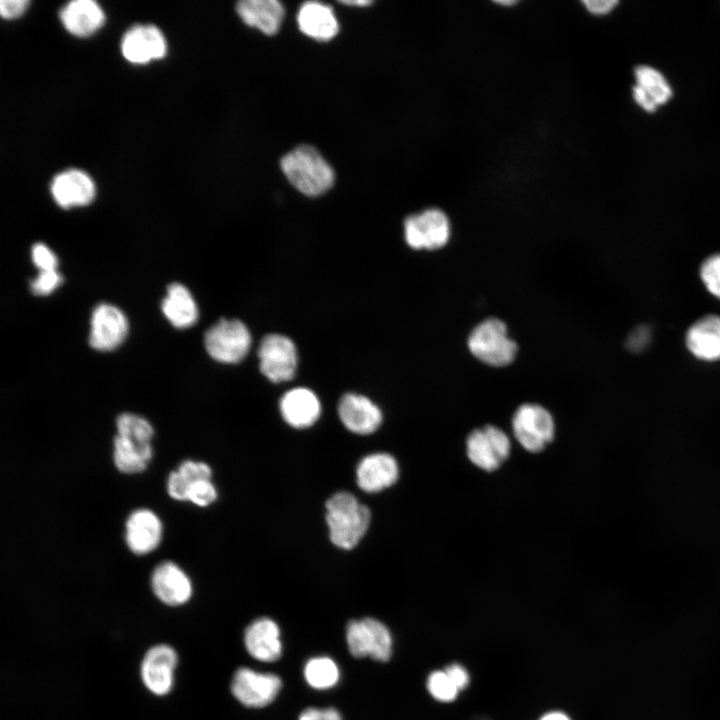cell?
Here are the masks:
<instances>
[{
	"label": "cell",
	"mask_w": 720,
	"mask_h": 720,
	"mask_svg": "<svg viewBox=\"0 0 720 720\" xmlns=\"http://www.w3.org/2000/svg\"><path fill=\"white\" fill-rule=\"evenodd\" d=\"M637 86L658 107L672 97V90L664 75L655 68L639 65L634 69Z\"/></svg>",
	"instance_id": "cell-27"
},
{
	"label": "cell",
	"mask_w": 720,
	"mask_h": 720,
	"mask_svg": "<svg viewBox=\"0 0 720 720\" xmlns=\"http://www.w3.org/2000/svg\"><path fill=\"white\" fill-rule=\"evenodd\" d=\"M281 169L289 182L307 196H318L334 183L332 167L310 145H300L281 159Z\"/></svg>",
	"instance_id": "cell-2"
},
{
	"label": "cell",
	"mask_w": 720,
	"mask_h": 720,
	"mask_svg": "<svg viewBox=\"0 0 720 720\" xmlns=\"http://www.w3.org/2000/svg\"><path fill=\"white\" fill-rule=\"evenodd\" d=\"M50 189L56 203L63 208L87 205L95 195V186L91 178L76 169L57 174L51 182Z\"/></svg>",
	"instance_id": "cell-19"
},
{
	"label": "cell",
	"mask_w": 720,
	"mask_h": 720,
	"mask_svg": "<svg viewBox=\"0 0 720 720\" xmlns=\"http://www.w3.org/2000/svg\"><path fill=\"white\" fill-rule=\"evenodd\" d=\"M341 3L346 5H359V6H366L371 4V1H342Z\"/></svg>",
	"instance_id": "cell-43"
},
{
	"label": "cell",
	"mask_w": 720,
	"mask_h": 720,
	"mask_svg": "<svg viewBox=\"0 0 720 720\" xmlns=\"http://www.w3.org/2000/svg\"><path fill=\"white\" fill-rule=\"evenodd\" d=\"M259 368L274 383L291 380L297 368V350L294 342L280 334L263 337L258 348Z\"/></svg>",
	"instance_id": "cell-7"
},
{
	"label": "cell",
	"mask_w": 720,
	"mask_h": 720,
	"mask_svg": "<svg viewBox=\"0 0 720 720\" xmlns=\"http://www.w3.org/2000/svg\"><path fill=\"white\" fill-rule=\"evenodd\" d=\"M60 19L70 33L85 37L101 27L104 13L95 1L74 0L61 9Z\"/></svg>",
	"instance_id": "cell-22"
},
{
	"label": "cell",
	"mask_w": 720,
	"mask_h": 720,
	"mask_svg": "<svg viewBox=\"0 0 720 720\" xmlns=\"http://www.w3.org/2000/svg\"><path fill=\"white\" fill-rule=\"evenodd\" d=\"M125 539L129 549L144 555L158 547L162 537V524L158 516L148 509L133 511L125 526Z\"/></svg>",
	"instance_id": "cell-18"
},
{
	"label": "cell",
	"mask_w": 720,
	"mask_h": 720,
	"mask_svg": "<svg viewBox=\"0 0 720 720\" xmlns=\"http://www.w3.org/2000/svg\"><path fill=\"white\" fill-rule=\"evenodd\" d=\"M128 321L116 306L102 303L92 313L89 344L99 351L117 348L126 338Z\"/></svg>",
	"instance_id": "cell-11"
},
{
	"label": "cell",
	"mask_w": 720,
	"mask_h": 720,
	"mask_svg": "<svg viewBox=\"0 0 720 720\" xmlns=\"http://www.w3.org/2000/svg\"><path fill=\"white\" fill-rule=\"evenodd\" d=\"M236 9L247 25L267 35L279 30L284 17V8L276 0H243L238 2Z\"/></svg>",
	"instance_id": "cell-23"
},
{
	"label": "cell",
	"mask_w": 720,
	"mask_h": 720,
	"mask_svg": "<svg viewBox=\"0 0 720 720\" xmlns=\"http://www.w3.org/2000/svg\"><path fill=\"white\" fill-rule=\"evenodd\" d=\"M467 345L471 354L481 362L504 367L513 362L518 347L512 340L503 321L488 318L479 323L470 333Z\"/></svg>",
	"instance_id": "cell-3"
},
{
	"label": "cell",
	"mask_w": 720,
	"mask_h": 720,
	"mask_svg": "<svg viewBox=\"0 0 720 720\" xmlns=\"http://www.w3.org/2000/svg\"><path fill=\"white\" fill-rule=\"evenodd\" d=\"M427 688L435 699L443 702L454 700L458 693L445 671L432 672L427 679Z\"/></svg>",
	"instance_id": "cell-30"
},
{
	"label": "cell",
	"mask_w": 720,
	"mask_h": 720,
	"mask_svg": "<svg viewBox=\"0 0 720 720\" xmlns=\"http://www.w3.org/2000/svg\"><path fill=\"white\" fill-rule=\"evenodd\" d=\"M177 471L190 485L200 480L211 479L212 475L208 464L192 460L182 462Z\"/></svg>",
	"instance_id": "cell-34"
},
{
	"label": "cell",
	"mask_w": 720,
	"mask_h": 720,
	"mask_svg": "<svg viewBox=\"0 0 720 720\" xmlns=\"http://www.w3.org/2000/svg\"><path fill=\"white\" fill-rule=\"evenodd\" d=\"M395 458L387 453H372L360 460L356 468V482L367 493H376L392 486L398 479Z\"/></svg>",
	"instance_id": "cell-14"
},
{
	"label": "cell",
	"mask_w": 720,
	"mask_h": 720,
	"mask_svg": "<svg viewBox=\"0 0 720 720\" xmlns=\"http://www.w3.org/2000/svg\"><path fill=\"white\" fill-rule=\"evenodd\" d=\"M114 463L126 474L142 472L152 458L151 445H139L121 436L114 439Z\"/></svg>",
	"instance_id": "cell-26"
},
{
	"label": "cell",
	"mask_w": 720,
	"mask_h": 720,
	"mask_svg": "<svg viewBox=\"0 0 720 720\" xmlns=\"http://www.w3.org/2000/svg\"><path fill=\"white\" fill-rule=\"evenodd\" d=\"M340 677L336 662L327 656L310 658L304 666V678L307 684L317 690L334 687Z\"/></svg>",
	"instance_id": "cell-28"
},
{
	"label": "cell",
	"mask_w": 720,
	"mask_h": 720,
	"mask_svg": "<svg viewBox=\"0 0 720 720\" xmlns=\"http://www.w3.org/2000/svg\"><path fill=\"white\" fill-rule=\"evenodd\" d=\"M62 282V276L57 270L39 271L38 276L30 283L31 291L35 295H48Z\"/></svg>",
	"instance_id": "cell-33"
},
{
	"label": "cell",
	"mask_w": 720,
	"mask_h": 720,
	"mask_svg": "<svg viewBox=\"0 0 720 720\" xmlns=\"http://www.w3.org/2000/svg\"><path fill=\"white\" fill-rule=\"evenodd\" d=\"M190 486L178 471L170 473L167 482V491L173 499L187 501Z\"/></svg>",
	"instance_id": "cell-36"
},
{
	"label": "cell",
	"mask_w": 720,
	"mask_h": 720,
	"mask_svg": "<svg viewBox=\"0 0 720 720\" xmlns=\"http://www.w3.org/2000/svg\"><path fill=\"white\" fill-rule=\"evenodd\" d=\"M32 260L39 271L56 270L58 265L56 255L42 243H36L33 245Z\"/></svg>",
	"instance_id": "cell-35"
},
{
	"label": "cell",
	"mask_w": 720,
	"mask_h": 720,
	"mask_svg": "<svg viewBox=\"0 0 720 720\" xmlns=\"http://www.w3.org/2000/svg\"><path fill=\"white\" fill-rule=\"evenodd\" d=\"M700 276L708 291L720 299V254L712 255L702 263Z\"/></svg>",
	"instance_id": "cell-31"
},
{
	"label": "cell",
	"mask_w": 720,
	"mask_h": 720,
	"mask_svg": "<svg viewBox=\"0 0 720 720\" xmlns=\"http://www.w3.org/2000/svg\"><path fill=\"white\" fill-rule=\"evenodd\" d=\"M204 345L216 361L233 364L242 361L251 346V335L237 319H221L205 333Z\"/></svg>",
	"instance_id": "cell-5"
},
{
	"label": "cell",
	"mask_w": 720,
	"mask_h": 720,
	"mask_svg": "<svg viewBox=\"0 0 720 720\" xmlns=\"http://www.w3.org/2000/svg\"><path fill=\"white\" fill-rule=\"evenodd\" d=\"M176 665L177 654L172 647L165 644L151 647L141 664V677L146 688L158 696L169 693Z\"/></svg>",
	"instance_id": "cell-12"
},
{
	"label": "cell",
	"mask_w": 720,
	"mask_h": 720,
	"mask_svg": "<svg viewBox=\"0 0 720 720\" xmlns=\"http://www.w3.org/2000/svg\"><path fill=\"white\" fill-rule=\"evenodd\" d=\"M540 720H570L567 715L561 712H551L544 715Z\"/></svg>",
	"instance_id": "cell-42"
},
{
	"label": "cell",
	"mask_w": 720,
	"mask_h": 720,
	"mask_svg": "<svg viewBox=\"0 0 720 720\" xmlns=\"http://www.w3.org/2000/svg\"><path fill=\"white\" fill-rule=\"evenodd\" d=\"M370 510L349 492L334 494L326 503V523L331 542L345 550L354 548L370 524Z\"/></svg>",
	"instance_id": "cell-1"
},
{
	"label": "cell",
	"mask_w": 720,
	"mask_h": 720,
	"mask_svg": "<svg viewBox=\"0 0 720 720\" xmlns=\"http://www.w3.org/2000/svg\"><path fill=\"white\" fill-rule=\"evenodd\" d=\"M345 636L348 650L356 658L370 657L386 662L392 656L391 633L385 624L375 618L349 621Z\"/></svg>",
	"instance_id": "cell-4"
},
{
	"label": "cell",
	"mask_w": 720,
	"mask_h": 720,
	"mask_svg": "<svg viewBox=\"0 0 720 720\" xmlns=\"http://www.w3.org/2000/svg\"><path fill=\"white\" fill-rule=\"evenodd\" d=\"M495 3L502 5V6H513L517 3V1L504 0V1H495Z\"/></svg>",
	"instance_id": "cell-44"
},
{
	"label": "cell",
	"mask_w": 720,
	"mask_h": 720,
	"mask_svg": "<svg viewBox=\"0 0 720 720\" xmlns=\"http://www.w3.org/2000/svg\"><path fill=\"white\" fill-rule=\"evenodd\" d=\"M298 720H342L335 708H307L301 712Z\"/></svg>",
	"instance_id": "cell-38"
},
{
	"label": "cell",
	"mask_w": 720,
	"mask_h": 720,
	"mask_svg": "<svg viewBox=\"0 0 720 720\" xmlns=\"http://www.w3.org/2000/svg\"><path fill=\"white\" fill-rule=\"evenodd\" d=\"M466 446L470 461L485 471L497 469L510 454L508 436L493 425L472 431Z\"/></svg>",
	"instance_id": "cell-10"
},
{
	"label": "cell",
	"mask_w": 720,
	"mask_h": 720,
	"mask_svg": "<svg viewBox=\"0 0 720 720\" xmlns=\"http://www.w3.org/2000/svg\"><path fill=\"white\" fill-rule=\"evenodd\" d=\"M404 237L408 246L413 249H440L450 238L449 219L437 208L410 215L404 221Z\"/></svg>",
	"instance_id": "cell-6"
},
{
	"label": "cell",
	"mask_w": 720,
	"mask_h": 720,
	"mask_svg": "<svg viewBox=\"0 0 720 720\" xmlns=\"http://www.w3.org/2000/svg\"><path fill=\"white\" fill-rule=\"evenodd\" d=\"M512 427L518 442L533 453L543 450L554 435L552 415L538 404L521 405L513 416Z\"/></svg>",
	"instance_id": "cell-8"
},
{
	"label": "cell",
	"mask_w": 720,
	"mask_h": 720,
	"mask_svg": "<svg viewBox=\"0 0 720 720\" xmlns=\"http://www.w3.org/2000/svg\"><path fill=\"white\" fill-rule=\"evenodd\" d=\"M151 586L157 598L169 606L182 605L192 595L189 577L179 566L170 561H165L154 569Z\"/></svg>",
	"instance_id": "cell-17"
},
{
	"label": "cell",
	"mask_w": 720,
	"mask_h": 720,
	"mask_svg": "<svg viewBox=\"0 0 720 720\" xmlns=\"http://www.w3.org/2000/svg\"><path fill=\"white\" fill-rule=\"evenodd\" d=\"M280 412L287 424L303 429L312 426L321 414L316 394L304 387L287 391L280 400Z\"/></svg>",
	"instance_id": "cell-20"
},
{
	"label": "cell",
	"mask_w": 720,
	"mask_h": 720,
	"mask_svg": "<svg viewBox=\"0 0 720 720\" xmlns=\"http://www.w3.org/2000/svg\"><path fill=\"white\" fill-rule=\"evenodd\" d=\"M651 329L646 325H640L629 334L626 346L632 352L643 351L650 342Z\"/></svg>",
	"instance_id": "cell-37"
},
{
	"label": "cell",
	"mask_w": 720,
	"mask_h": 720,
	"mask_svg": "<svg viewBox=\"0 0 720 720\" xmlns=\"http://www.w3.org/2000/svg\"><path fill=\"white\" fill-rule=\"evenodd\" d=\"M124 57L132 63H146L166 53L161 31L153 25H135L124 35L121 43Z\"/></svg>",
	"instance_id": "cell-15"
},
{
	"label": "cell",
	"mask_w": 720,
	"mask_h": 720,
	"mask_svg": "<svg viewBox=\"0 0 720 720\" xmlns=\"http://www.w3.org/2000/svg\"><path fill=\"white\" fill-rule=\"evenodd\" d=\"M300 30L307 36L320 41L332 39L338 32V22L328 5L306 2L298 12Z\"/></svg>",
	"instance_id": "cell-24"
},
{
	"label": "cell",
	"mask_w": 720,
	"mask_h": 720,
	"mask_svg": "<svg viewBox=\"0 0 720 720\" xmlns=\"http://www.w3.org/2000/svg\"><path fill=\"white\" fill-rule=\"evenodd\" d=\"M338 415L342 424L351 432L368 435L382 423V412L366 396L346 393L338 403Z\"/></svg>",
	"instance_id": "cell-13"
},
{
	"label": "cell",
	"mask_w": 720,
	"mask_h": 720,
	"mask_svg": "<svg viewBox=\"0 0 720 720\" xmlns=\"http://www.w3.org/2000/svg\"><path fill=\"white\" fill-rule=\"evenodd\" d=\"M686 344L701 360L720 359V317L707 315L697 320L687 331Z\"/></svg>",
	"instance_id": "cell-21"
},
{
	"label": "cell",
	"mask_w": 720,
	"mask_h": 720,
	"mask_svg": "<svg viewBox=\"0 0 720 720\" xmlns=\"http://www.w3.org/2000/svg\"><path fill=\"white\" fill-rule=\"evenodd\" d=\"M445 673L458 690L464 689L469 683V675L460 664H451L446 667Z\"/></svg>",
	"instance_id": "cell-40"
},
{
	"label": "cell",
	"mask_w": 720,
	"mask_h": 720,
	"mask_svg": "<svg viewBox=\"0 0 720 720\" xmlns=\"http://www.w3.org/2000/svg\"><path fill=\"white\" fill-rule=\"evenodd\" d=\"M585 8L593 15H605L618 4L616 0H584Z\"/></svg>",
	"instance_id": "cell-41"
},
{
	"label": "cell",
	"mask_w": 720,
	"mask_h": 720,
	"mask_svg": "<svg viewBox=\"0 0 720 720\" xmlns=\"http://www.w3.org/2000/svg\"><path fill=\"white\" fill-rule=\"evenodd\" d=\"M217 498V491L210 479L200 480L190 486L187 501L205 507Z\"/></svg>",
	"instance_id": "cell-32"
},
{
	"label": "cell",
	"mask_w": 720,
	"mask_h": 720,
	"mask_svg": "<svg viewBox=\"0 0 720 720\" xmlns=\"http://www.w3.org/2000/svg\"><path fill=\"white\" fill-rule=\"evenodd\" d=\"M244 644L247 652L261 662H274L281 657L282 642L278 624L261 617L251 622L244 632Z\"/></svg>",
	"instance_id": "cell-16"
},
{
	"label": "cell",
	"mask_w": 720,
	"mask_h": 720,
	"mask_svg": "<svg viewBox=\"0 0 720 720\" xmlns=\"http://www.w3.org/2000/svg\"><path fill=\"white\" fill-rule=\"evenodd\" d=\"M116 427L118 436L139 445H151L154 431L151 424L143 417L123 413L117 417Z\"/></svg>",
	"instance_id": "cell-29"
},
{
	"label": "cell",
	"mask_w": 720,
	"mask_h": 720,
	"mask_svg": "<svg viewBox=\"0 0 720 720\" xmlns=\"http://www.w3.org/2000/svg\"><path fill=\"white\" fill-rule=\"evenodd\" d=\"M282 688L281 678L273 673H261L247 667L233 675L231 692L244 706L262 708L272 703Z\"/></svg>",
	"instance_id": "cell-9"
},
{
	"label": "cell",
	"mask_w": 720,
	"mask_h": 720,
	"mask_svg": "<svg viewBox=\"0 0 720 720\" xmlns=\"http://www.w3.org/2000/svg\"><path fill=\"white\" fill-rule=\"evenodd\" d=\"M29 1L27 0H8L0 2V13L2 17L11 19L20 16L25 9Z\"/></svg>",
	"instance_id": "cell-39"
},
{
	"label": "cell",
	"mask_w": 720,
	"mask_h": 720,
	"mask_svg": "<svg viewBox=\"0 0 720 720\" xmlns=\"http://www.w3.org/2000/svg\"><path fill=\"white\" fill-rule=\"evenodd\" d=\"M161 307L166 318L176 328H188L197 321V305L189 290L182 284L172 283L168 286Z\"/></svg>",
	"instance_id": "cell-25"
}]
</instances>
